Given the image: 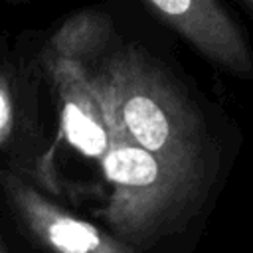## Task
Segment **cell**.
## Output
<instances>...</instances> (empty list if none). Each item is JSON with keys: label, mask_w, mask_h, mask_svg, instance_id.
<instances>
[{"label": "cell", "mask_w": 253, "mask_h": 253, "mask_svg": "<svg viewBox=\"0 0 253 253\" xmlns=\"http://www.w3.org/2000/svg\"><path fill=\"white\" fill-rule=\"evenodd\" d=\"M87 75L107 126L121 128L158 160L206 178L211 156L206 117L150 55L132 45L113 47Z\"/></svg>", "instance_id": "obj_1"}, {"label": "cell", "mask_w": 253, "mask_h": 253, "mask_svg": "<svg viewBox=\"0 0 253 253\" xmlns=\"http://www.w3.org/2000/svg\"><path fill=\"white\" fill-rule=\"evenodd\" d=\"M107 128L111 146L99 162L113 192L103 215L121 235L140 239L186 206L204 180L158 160L121 128Z\"/></svg>", "instance_id": "obj_2"}, {"label": "cell", "mask_w": 253, "mask_h": 253, "mask_svg": "<svg viewBox=\"0 0 253 253\" xmlns=\"http://www.w3.org/2000/svg\"><path fill=\"white\" fill-rule=\"evenodd\" d=\"M38 34L0 36V170L55 190L51 144L42 123Z\"/></svg>", "instance_id": "obj_3"}, {"label": "cell", "mask_w": 253, "mask_h": 253, "mask_svg": "<svg viewBox=\"0 0 253 253\" xmlns=\"http://www.w3.org/2000/svg\"><path fill=\"white\" fill-rule=\"evenodd\" d=\"M0 196L14 215L53 253H134L130 245L69 213L26 178L0 170Z\"/></svg>", "instance_id": "obj_4"}, {"label": "cell", "mask_w": 253, "mask_h": 253, "mask_svg": "<svg viewBox=\"0 0 253 253\" xmlns=\"http://www.w3.org/2000/svg\"><path fill=\"white\" fill-rule=\"evenodd\" d=\"M210 63L251 79L253 53L219 0H142Z\"/></svg>", "instance_id": "obj_5"}, {"label": "cell", "mask_w": 253, "mask_h": 253, "mask_svg": "<svg viewBox=\"0 0 253 253\" xmlns=\"http://www.w3.org/2000/svg\"><path fill=\"white\" fill-rule=\"evenodd\" d=\"M40 67L55 99L59 134L83 156L101 160L111 146V136L87 69L71 61L45 59H40Z\"/></svg>", "instance_id": "obj_6"}, {"label": "cell", "mask_w": 253, "mask_h": 253, "mask_svg": "<svg viewBox=\"0 0 253 253\" xmlns=\"http://www.w3.org/2000/svg\"><path fill=\"white\" fill-rule=\"evenodd\" d=\"M113 18L89 8L71 14L51 34L42 36L38 55L45 61H71L89 69L113 49Z\"/></svg>", "instance_id": "obj_7"}, {"label": "cell", "mask_w": 253, "mask_h": 253, "mask_svg": "<svg viewBox=\"0 0 253 253\" xmlns=\"http://www.w3.org/2000/svg\"><path fill=\"white\" fill-rule=\"evenodd\" d=\"M239 2H241V4H243V6L253 14V0H239Z\"/></svg>", "instance_id": "obj_8"}, {"label": "cell", "mask_w": 253, "mask_h": 253, "mask_svg": "<svg viewBox=\"0 0 253 253\" xmlns=\"http://www.w3.org/2000/svg\"><path fill=\"white\" fill-rule=\"evenodd\" d=\"M0 253H8L6 247H4V243H2V239H0Z\"/></svg>", "instance_id": "obj_9"}, {"label": "cell", "mask_w": 253, "mask_h": 253, "mask_svg": "<svg viewBox=\"0 0 253 253\" xmlns=\"http://www.w3.org/2000/svg\"><path fill=\"white\" fill-rule=\"evenodd\" d=\"M6 2H24V0H6Z\"/></svg>", "instance_id": "obj_10"}]
</instances>
